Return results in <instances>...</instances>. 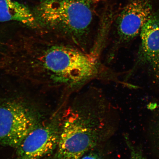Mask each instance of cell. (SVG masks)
I'll list each match as a JSON object with an SVG mask.
<instances>
[{
  "mask_svg": "<svg viewBox=\"0 0 159 159\" xmlns=\"http://www.w3.org/2000/svg\"><path fill=\"white\" fill-rule=\"evenodd\" d=\"M106 101L91 88L63 110L60 134L51 159H79L106 139L109 133Z\"/></svg>",
  "mask_w": 159,
  "mask_h": 159,
  "instance_id": "6da1fadb",
  "label": "cell"
},
{
  "mask_svg": "<svg viewBox=\"0 0 159 159\" xmlns=\"http://www.w3.org/2000/svg\"><path fill=\"white\" fill-rule=\"evenodd\" d=\"M102 0H43L35 10L38 26L50 32L53 41L90 52L93 8Z\"/></svg>",
  "mask_w": 159,
  "mask_h": 159,
  "instance_id": "7a4b0ae2",
  "label": "cell"
},
{
  "mask_svg": "<svg viewBox=\"0 0 159 159\" xmlns=\"http://www.w3.org/2000/svg\"><path fill=\"white\" fill-rule=\"evenodd\" d=\"M41 119L38 111L22 101L4 103L0 105V143L16 149Z\"/></svg>",
  "mask_w": 159,
  "mask_h": 159,
  "instance_id": "3957f363",
  "label": "cell"
},
{
  "mask_svg": "<svg viewBox=\"0 0 159 159\" xmlns=\"http://www.w3.org/2000/svg\"><path fill=\"white\" fill-rule=\"evenodd\" d=\"M65 106H59L48 120L42 122L16 148L15 159H42L54 152L60 134Z\"/></svg>",
  "mask_w": 159,
  "mask_h": 159,
  "instance_id": "277c9868",
  "label": "cell"
},
{
  "mask_svg": "<svg viewBox=\"0 0 159 159\" xmlns=\"http://www.w3.org/2000/svg\"><path fill=\"white\" fill-rule=\"evenodd\" d=\"M153 12L152 0H131L117 16L116 39L109 60L114 57L115 49L130 42L139 35Z\"/></svg>",
  "mask_w": 159,
  "mask_h": 159,
  "instance_id": "5b68a950",
  "label": "cell"
},
{
  "mask_svg": "<svg viewBox=\"0 0 159 159\" xmlns=\"http://www.w3.org/2000/svg\"><path fill=\"white\" fill-rule=\"evenodd\" d=\"M141 43L134 67L128 77L138 67L150 68L159 85V14L153 12L141 30Z\"/></svg>",
  "mask_w": 159,
  "mask_h": 159,
  "instance_id": "8992f818",
  "label": "cell"
},
{
  "mask_svg": "<svg viewBox=\"0 0 159 159\" xmlns=\"http://www.w3.org/2000/svg\"><path fill=\"white\" fill-rule=\"evenodd\" d=\"M11 21L38 27L34 15L26 6L13 0H0V22Z\"/></svg>",
  "mask_w": 159,
  "mask_h": 159,
  "instance_id": "52a82bcc",
  "label": "cell"
},
{
  "mask_svg": "<svg viewBox=\"0 0 159 159\" xmlns=\"http://www.w3.org/2000/svg\"><path fill=\"white\" fill-rule=\"evenodd\" d=\"M117 16L112 9H108L101 17L94 44L90 52L97 58L100 59L101 53L106 46L111 26Z\"/></svg>",
  "mask_w": 159,
  "mask_h": 159,
  "instance_id": "ba28073f",
  "label": "cell"
},
{
  "mask_svg": "<svg viewBox=\"0 0 159 159\" xmlns=\"http://www.w3.org/2000/svg\"><path fill=\"white\" fill-rule=\"evenodd\" d=\"M126 141L127 145L130 150V159H146L143 154V153L142 150L139 148H136L133 146L130 142L128 140L126 136Z\"/></svg>",
  "mask_w": 159,
  "mask_h": 159,
  "instance_id": "9c48e42d",
  "label": "cell"
},
{
  "mask_svg": "<svg viewBox=\"0 0 159 159\" xmlns=\"http://www.w3.org/2000/svg\"><path fill=\"white\" fill-rule=\"evenodd\" d=\"M79 159H102V155L97 148L92 149Z\"/></svg>",
  "mask_w": 159,
  "mask_h": 159,
  "instance_id": "30bf717a",
  "label": "cell"
},
{
  "mask_svg": "<svg viewBox=\"0 0 159 159\" xmlns=\"http://www.w3.org/2000/svg\"><path fill=\"white\" fill-rule=\"evenodd\" d=\"M158 138H159V140H158V141H159V132H158Z\"/></svg>",
  "mask_w": 159,
  "mask_h": 159,
  "instance_id": "8fae6325",
  "label": "cell"
}]
</instances>
